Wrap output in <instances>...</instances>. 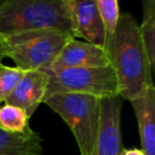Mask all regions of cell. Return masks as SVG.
Returning <instances> with one entry per match:
<instances>
[{"instance_id": "cell-9", "label": "cell", "mask_w": 155, "mask_h": 155, "mask_svg": "<svg viewBox=\"0 0 155 155\" xmlns=\"http://www.w3.org/2000/svg\"><path fill=\"white\" fill-rule=\"evenodd\" d=\"M47 84L48 74L44 70L25 71L24 77L5 103L21 108L31 117L45 99Z\"/></svg>"}, {"instance_id": "cell-5", "label": "cell", "mask_w": 155, "mask_h": 155, "mask_svg": "<svg viewBox=\"0 0 155 155\" xmlns=\"http://www.w3.org/2000/svg\"><path fill=\"white\" fill-rule=\"evenodd\" d=\"M45 72L48 74L45 98L68 93L84 94L99 99L118 96L117 79L110 66L69 68L58 72Z\"/></svg>"}, {"instance_id": "cell-8", "label": "cell", "mask_w": 155, "mask_h": 155, "mask_svg": "<svg viewBox=\"0 0 155 155\" xmlns=\"http://www.w3.org/2000/svg\"><path fill=\"white\" fill-rule=\"evenodd\" d=\"M68 5L75 37H82L87 43L104 49L106 34L95 1L68 0Z\"/></svg>"}, {"instance_id": "cell-13", "label": "cell", "mask_w": 155, "mask_h": 155, "mask_svg": "<svg viewBox=\"0 0 155 155\" xmlns=\"http://www.w3.org/2000/svg\"><path fill=\"white\" fill-rule=\"evenodd\" d=\"M30 117L21 108L5 104L0 107V127L13 134H24L30 131Z\"/></svg>"}, {"instance_id": "cell-12", "label": "cell", "mask_w": 155, "mask_h": 155, "mask_svg": "<svg viewBox=\"0 0 155 155\" xmlns=\"http://www.w3.org/2000/svg\"><path fill=\"white\" fill-rule=\"evenodd\" d=\"M142 9L143 16L141 25H139V30L151 67L153 69L155 66V1L143 0Z\"/></svg>"}, {"instance_id": "cell-3", "label": "cell", "mask_w": 155, "mask_h": 155, "mask_svg": "<svg viewBox=\"0 0 155 155\" xmlns=\"http://www.w3.org/2000/svg\"><path fill=\"white\" fill-rule=\"evenodd\" d=\"M72 38L56 30L30 31L0 36V60L10 58L17 68L25 71L47 70L64 46Z\"/></svg>"}, {"instance_id": "cell-10", "label": "cell", "mask_w": 155, "mask_h": 155, "mask_svg": "<svg viewBox=\"0 0 155 155\" xmlns=\"http://www.w3.org/2000/svg\"><path fill=\"white\" fill-rule=\"evenodd\" d=\"M138 127L141 151L146 155H155V87L150 86L141 96L131 100Z\"/></svg>"}, {"instance_id": "cell-1", "label": "cell", "mask_w": 155, "mask_h": 155, "mask_svg": "<svg viewBox=\"0 0 155 155\" xmlns=\"http://www.w3.org/2000/svg\"><path fill=\"white\" fill-rule=\"evenodd\" d=\"M104 49L116 75L118 96L122 99L131 101L154 85L139 25L132 14L119 16L116 31L106 41Z\"/></svg>"}, {"instance_id": "cell-7", "label": "cell", "mask_w": 155, "mask_h": 155, "mask_svg": "<svg viewBox=\"0 0 155 155\" xmlns=\"http://www.w3.org/2000/svg\"><path fill=\"white\" fill-rule=\"evenodd\" d=\"M110 58L105 49L72 38L64 46L47 72H58L69 68L108 67Z\"/></svg>"}, {"instance_id": "cell-15", "label": "cell", "mask_w": 155, "mask_h": 155, "mask_svg": "<svg viewBox=\"0 0 155 155\" xmlns=\"http://www.w3.org/2000/svg\"><path fill=\"white\" fill-rule=\"evenodd\" d=\"M24 74L25 70L22 69L7 66L0 62V102L7 100Z\"/></svg>"}, {"instance_id": "cell-4", "label": "cell", "mask_w": 155, "mask_h": 155, "mask_svg": "<svg viewBox=\"0 0 155 155\" xmlns=\"http://www.w3.org/2000/svg\"><path fill=\"white\" fill-rule=\"evenodd\" d=\"M43 103L67 123L81 155L91 154L99 131V98L84 94H58L45 98Z\"/></svg>"}, {"instance_id": "cell-6", "label": "cell", "mask_w": 155, "mask_h": 155, "mask_svg": "<svg viewBox=\"0 0 155 155\" xmlns=\"http://www.w3.org/2000/svg\"><path fill=\"white\" fill-rule=\"evenodd\" d=\"M122 98L115 96L100 99V122L97 139L89 155H122L121 134Z\"/></svg>"}, {"instance_id": "cell-2", "label": "cell", "mask_w": 155, "mask_h": 155, "mask_svg": "<svg viewBox=\"0 0 155 155\" xmlns=\"http://www.w3.org/2000/svg\"><path fill=\"white\" fill-rule=\"evenodd\" d=\"M56 30L75 38L68 0H5L0 2V36Z\"/></svg>"}, {"instance_id": "cell-11", "label": "cell", "mask_w": 155, "mask_h": 155, "mask_svg": "<svg viewBox=\"0 0 155 155\" xmlns=\"http://www.w3.org/2000/svg\"><path fill=\"white\" fill-rule=\"evenodd\" d=\"M41 142L39 134L32 130L13 134L0 127V155H43Z\"/></svg>"}, {"instance_id": "cell-14", "label": "cell", "mask_w": 155, "mask_h": 155, "mask_svg": "<svg viewBox=\"0 0 155 155\" xmlns=\"http://www.w3.org/2000/svg\"><path fill=\"white\" fill-rule=\"evenodd\" d=\"M98 12L103 22L106 41L113 36L119 21V3L117 0H96Z\"/></svg>"}, {"instance_id": "cell-16", "label": "cell", "mask_w": 155, "mask_h": 155, "mask_svg": "<svg viewBox=\"0 0 155 155\" xmlns=\"http://www.w3.org/2000/svg\"><path fill=\"white\" fill-rule=\"evenodd\" d=\"M122 155H146V154L142 152L141 149H130V150H125L124 149Z\"/></svg>"}]
</instances>
